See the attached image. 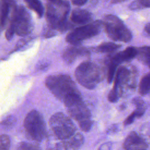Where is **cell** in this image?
Listing matches in <instances>:
<instances>
[{
  "instance_id": "6da1fadb",
  "label": "cell",
  "mask_w": 150,
  "mask_h": 150,
  "mask_svg": "<svg viewBox=\"0 0 150 150\" xmlns=\"http://www.w3.org/2000/svg\"><path fill=\"white\" fill-rule=\"evenodd\" d=\"M47 88L65 106L82 100L80 93L69 75L57 74L47 77L45 80Z\"/></svg>"
},
{
  "instance_id": "7a4b0ae2",
  "label": "cell",
  "mask_w": 150,
  "mask_h": 150,
  "mask_svg": "<svg viewBox=\"0 0 150 150\" xmlns=\"http://www.w3.org/2000/svg\"><path fill=\"white\" fill-rule=\"evenodd\" d=\"M137 71L131 66H120L116 73L113 88L108 95V100L111 103L118 101L126 90H134L137 87Z\"/></svg>"
},
{
  "instance_id": "3957f363",
  "label": "cell",
  "mask_w": 150,
  "mask_h": 150,
  "mask_svg": "<svg viewBox=\"0 0 150 150\" xmlns=\"http://www.w3.org/2000/svg\"><path fill=\"white\" fill-rule=\"evenodd\" d=\"M70 9V4L66 0L50 1L47 4L45 16L48 27L54 30H66L69 26L67 19Z\"/></svg>"
},
{
  "instance_id": "277c9868",
  "label": "cell",
  "mask_w": 150,
  "mask_h": 150,
  "mask_svg": "<svg viewBox=\"0 0 150 150\" xmlns=\"http://www.w3.org/2000/svg\"><path fill=\"white\" fill-rule=\"evenodd\" d=\"M102 68L96 63L86 61L76 69L75 77L79 84L88 89L94 88L104 79Z\"/></svg>"
},
{
  "instance_id": "5b68a950",
  "label": "cell",
  "mask_w": 150,
  "mask_h": 150,
  "mask_svg": "<svg viewBox=\"0 0 150 150\" xmlns=\"http://www.w3.org/2000/svg\"><path fill=\"white\" fill-rule=\"evenodd\" d=\"M103 25L107 36L112 40L125 43L131 40L132 38L131 32L117 16L112 15L105 16Z\"/></svg>"
},
{
  "instance_id": "8992f818",
  "label": "cell",
  "mask_w": 150,
  "mask_h": 150,
  "mask_svg": "<svg viewBox=\"0 0 150 150\" xmlns=\"http://www.w3.org/2000/svg\"><path fill=\"white\" fill-rule=\"evenodd\" d=\"M49 125L55 137L60 140L70 137L76 130L72 120L62 112L53 114L49 120Z\"/></svg>"
},
{
  "instance_id": "52a82bcc",
  "label": "cell",
  "mask_w": 150,
  "mask_h": 150,
  "mask_svg": "<svg viewBox=\"0 0 150 150\" xmlns=\"http://www.w3.org/2000/svg\"><path fill=\"white\" fill-rule=\"evenodd\" d=\"M24 127L32 139L40 142L46 135V126L42 115L36 110L30 111L24 120Z\"/></svg>"
},
{
  "instance_id": "ba28073f",
  "label": "cell",
  "mask_w": 150,
  "mask_h": 150,
  "mask_svg": "<svg viewBox=\"0 0 150 150\" xmlns=\"http://www.w3.org/2000/svg\"><path fill=\"white\" fill-rule=\"evenodd\" d=\"M11 23L13 25L15 33L21 36L29 34L33 28L31 16L22 5H16L13 8Z\"/></svg>"
},
{
  "instance_id": "9c48e42d",
  "label": "cell",
  "mask_w": 150,
  "mask_h": 150,
  "mask_svg": "<svg viewBox=\"0 0 150 150\" xmlns=\"http://www.w3.org/2000/svg\"><path fill=\"white\" fill-rule=\"evenodd\" d=\"M103 25V22L100 21L88 23L73 29L66 36V40L72 45H77L83 40L98 35Z\"/></svg>"
},
{
  "instance_id": "30bf717a",
  "label": "cell",
  "mask_w": 150,
  "mask_h": 150,
  "mask_svg": "<svg viewBox=\"0 0 150 150\" xmlns=\"http://www.w3.org/2000/svg\"><path fill=\"white\" fill-rule=\"evenodd\" d=\"M137 48L129 46L124 50L111 56L107 61V67L116 70L120 64L129 62L137 57Z\"/></svg>"
},
{
  "instance_id": "8fae6325",
  "label": "cell",
  "mask_w": 150,
  "mask_h": 150,
  "mask_svg": "<svg viewBox=\"0 0 150 150\" xmlns=\"http://www.w3.org/2000/svg\"><path fill=\"white\" fill-rule=\"evenodd\" d=\"M70 115L78 122L91 119V112L82 100L75 101L66 106Z\"/></svg>"
},
{
  "instance_id": "7c38bea8",
  "label": "cell",
  "mask_w": 150,
  "mask_h": 150,
  "mask_svg": "<svg viewBox=\"0 0 150 150\" xmlns=\"http://www.w3.org/2000/svg\"><path fill=\"white\" fill-rule=\"evenodd\" d=\"M122 146L127 150L145 149L148 148V145L142 137L136 132L132 131L125 139Z\"/></svg>"
},
{
  "instance_id": "4fadbf2b",
  "label": "cell",
  "mask_w": 150,
  "mask_h": 150,
  "mask_svg": "<svg viewBox=\"0 0 150 150\" xmlns=\"http://www.w3.org/2000/svg\"><path fill=\"white\" fill-rule=\"evenodd\" d=\"M90 55V51L82 47L76 46V45L66 48L63 52V58L68 64L72 63L79 57L87 56Z\"/></svg>"
},
{
  "instance_id": "5bb4252c",
  "label": "cell",
  "mask_w": 150,
  "mask_h": 150,
  "mask_svg": "<svg viewBox=\"0 0 150 150\" xmlns=\"http://www.w3.org/2000/svg\"><path fill=\"white\" fill-rule=\"evenodd\" d=\"M84 137L80 133H74L70 137L62 140L56 145L57 149H77L84 143Z\"/></svg>"
},
{
  "instance_id": "9a60e30c",
  "label": "cell",
  "mask_w": 150,
  "mask_h": 150,
  "mask_svg": "<svg viewBox=\"0 0 150 150\" xmlns=\"http://www.w3.org/2000/svg\"><path fill=\"white\" fill-rule=\"evenodd\" d=\"M70 19L76 24L86 25L91 21L92 14L87 10L76 8L71 12Z\"/></svg>"
},
{
  "instance_id": "2e32d148",
  "label": "cell",
  "mask_w": 150,
  "mask_h": 150,
  "mask_svg": "<svg viewBox=\"0 0 150 150\" xmlns=\"http://www.w3.org/2000/svg\"><path fill=\"white\" fill-rule=\"evenodd\" d=\"M16 6V4L14 0H1L0 7V25L2 28L6 24L10 11Z\"/></svg>"
},
{
  "instance_id": "e0dca14e",
  "label": "cell",
  "mask_w": 150,
  "mask_h": 150,
  "mask_svg": "<svg viewBox=\"0 0 150 150\" xmlns=\"http://www.w3.org/2000/svg\"><path fill=\"white\" fill-rule=\"evenodd\" d=\"M137 57L142 63L150 67V46L137 48Z\"/></svg>"
},
{
  "instance_id": "ac0fdd59",
  "label": "cell",
  "mask_w": 150,
  "mask_h": 150,
  "mask_svg": "<svg viewBox=\"0 0 150 150\" xmlns=\"http://www.w3.org/2000/svg\"><path fill=\"white\" fill-rule=\"evenodd\" d=\"M27 6L33 11L39 18L44 15V8L40 0H24Z\"/></svg>"
},
{
  "instance_id": "d6986e66",
  "label": "cell",
  "mask_w": 150,
  "mask_h": 150,
  "mask_svg": "<svg viewBox=\"0 0 150 150\" xmlns=\"http://www.w3.org/2000/svg\"><path fill=\"white\" fill-rule=\"evenodd\" d=\"M121 46V45L112 42H104L97 46L96 50L100 53H110L118 50Z\"/></svg>"
},
{
  "instance_id": "ffe728a7",
  "label": "cell",
  "mask_w": 150,
  "mask_h": 150,
  "mask_svg": "<svg viewBox=\"0 0 150 150\" xmlns=\"http://www.w3.org/2000/svg\"><path fill=\"white\" fill-rule=\"evenodd\" d=\"M150 91V72L144 75L139 84V93L142 96L147 94Z\"/></svg>"
},
{
  "instance_id": "44dd1931",
  "label": "cell",
  "mask_w": 150,
  "mask_h": 150,
  "mask_svg": "<svg viewBox=\"0 0 150 150\" xmlns=\"http://www.w3.org/2000/svg\"><path fill=\"white\" fill-rule=\"evenodd\" d=\"M132 104L135 106V112L137 114L138 118L141 117L145 113L146 105L145 102L140 97H134L132 100Z\"/></svg>"
},
{
  "instance_id": "7402d4cb",
  "label": "cell",
  "mask_w": 150,
  "mask_h": 150,
  "mask_svg": "<svg viewBox=\"0 0 150 150\" xmlns=\"http://www.w3.org/2000/svg\"><path fill=\"white\" fill-rule=\"evenodd\" d=\"M9 137L5 134L0 135V150H6L10 146Z\"/></svg>"
},
{
  "instance_id": "603a6c76",
  "label": "cell",
  "mask_w": 150,
  "mask_h": 150,
  "mask_svg": "<svg viewBox=\"0 0 150 150\" xmlns=\"http://www.w3.org/2000/svg\"><path fill=\"white\" fill-rule=\"evenodd\" d=\"M79 125L80 129L82 131L84 132H88L91 128L93 122L91 119H88V120H84L79 122Z\"/></svg>"
},
{
  "instance_id": "cb8c5ba5",
  "label": "cell",
  "mask_w": 150,
  "mask_h": 150,
  "mask_svg": "<svg viewBox=\"0 0 150 150\" xmlns=\"http://www.w3.org/2000/svg\"><path fill=\"white\" fill-rule=\"evenodd\" d=\"M39 147H37L31 144L28 143V142H21L18 146L17 147L18 149H23V150H26V149H39Z\"/></svg>"
},
{
  "instance_id": "d4e9b609",
  "label": "cell",
  "mask_w": 150,
  "mask_h": 150,
  "mask_svg": "<svg viewBox=\"0 0 150 150\" xmlns=\"http://www.w3.org/2000/svg\"><path fill=\"white\" fill-rule=\"evenodd\" d=\"M129 8L131 10H138V9H141L143 8L142 3L141 0H134V1H132L130 5H129Z\"/></svg>"
},
{
  "instance_id": "484cf974",
  "label": "cell",
  "mask_w": 150,
  "mask_h": 150,
  "mask_svg": "<svg viewBox=\"0 0 150 150\" xmlns=\"http://www.w3.org/2000/svg\"><path fill=\"white\" fill-rule=\"evenodd\" d=\"M136 118H138V117H137V114L134 111L130 115H129L125 118V120H124V121L123 122V125L125 126H127V125L131 124L134 121V120Z\"/></svg>"
},
{
  "instance_id": "4316f807",
  "label": "cell",
  "mask_w": 150,
  "mask_h": 150,
  "mask_svg": "<svg viewBox=\"0 0 150 150\" xmlns=\"http://www.w3.org/2000/svg\"><path fill=\"white\" fill-rule=\"evenodd\" d=\"M14 33H15L14 27H13V25L10 23V25L8 26V28L6 31V33H5L6 38L8 40H10L12 38Z\"/></svg>"
},
{
  "instance_id": "83f0119b",
  "label": "cell",
  "mask_w": 150,
  "mask_h": 150,
  "mask_svg": "<svg viewBox=\"0 0 150 150\" xmlns=\"http://www.w3.org/2000/svg\"><path fill=\"white\" fill-rule=\"evenodd\" d=\"M15 120L14 119V118L13 117H9L8 118H6L4 122H3V124L5 126H11L14 123H15Z\"/></svg>"
},
{
  "instance_id": "f1b7e54d",
  "label": "cell",
  "mask_w": 150,
  "mask_h": 150,
  "mask_svg": "<svg viewBox=\"0 0 150 150\" xmlns=\"http://www.w3.org/2000/svg\"><path fill=\"white\" fill-rule=\"evenodd\" d=\"M88 0H71V2L73 5L76 6H82L84 5Z\"/></svg>"
},
{
  "instance_id": "f546056e",
  "label": "cell",
  "mask_w": 150,
  "mask_h": 150,
  "mask_svg": "<svg viewBox=\"0 0 150 150\" xmlns=\"http://www.w3.org/2000/svg\"><path fill=\"white\" fill-rule=\"evenodd\" d=\"M143 8H150V0H141Z\"/></svg>"
},
{
  "instance_id": "4dcf8cb0",
  "label": "cell",
  "mask_w": 150,
  "mask_h": 150,
  "mask_svg": "<svg viewBox=\"0 0 150 150\" xmlns=\"http://www.w3.org/2000/svg\"><path fill=\"white\" fill-rule=\"evenodd\" d=\"M144 29H145V31L146 32V33L150 35V23H147V24L145 26Z\"/></svg>"
},
{
  "instance_id": "1f68e13d",
  "label": "cell",
  "mask_w": 150,
  "mask_h": 150,
  "mask_svg": "<svg viewBox=\"0 0 150 150\" xmlns=\"http://www.w3.org/2000/svg\"><path fill=\"white\" fill-rule=\"evenodd\" d=\"M111 145H109V143H106L103 145H101V146L100 148V149H111Z\"/></svg>"
},
{
  "instance_id": "d6a6232c",
  "label": "cell",
  "mask_w": 150,
  "mask_h": 150,
  "mask_svg": "<svg viewBox=\"0 0 150 150\" xmlns=\"http://www.w3.org/2000/svg\"><path fill=\"white\" fill-rule=\"evenodd\" d=\"M127 0H112L111 2L112 4H118V3H121V2H123L124 1H125Z\"/></svg>"
},
{
  "instance_id": "836d02e7",
  "label": "cell",
  "mask_w": 150,
  "mask_h": 150,
  "mask_svg": "<svg viewBox=\"0 0 150 150\" xmlns=\"http://www.w3.org/2000/svg\"><path fill=\"white\" fill-rule=\"evenodd\" d=\"M49 1H58V0H49Z\"/></svg>"
}]
</instances>
